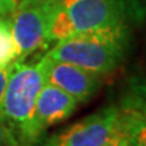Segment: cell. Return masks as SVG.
Instances as JSON below:
<instances>
[{"label": "cell", "instance_id": "cell-1", "mask_svg": "<svg viewBox=\"0 0 146 146\" xmlns=\"http://www.w3.org/2000/svg\"><path fill=\"white\" fill-rule=\"evenodd\" d=\"M129 42V27L126 23H119L61 39L46 54L53 61L73 64L103 76L118 68L127 52Z\"/></svg>", "mask_w": 146, "mask_h": 146}, {"label": "cell", "instance_id": "cell-2", "mask_svg": "<svg viewBox=\"0 0 146 146\" xmlns=\"http://www.w3.org/2000/svg\"><path fill=\"white\" fill-rule=\"evenodd\" d=\"M52 60L47 54L36 62H15L7 83L1 116L14 131L21 146H35L42 139L34 122V110L42 87L47 83Z\"/></svg>", "mask_w": 146, "mask_h": 146}, {"label": "cell", "instance_id": "cell-3", "mask_svg": "<svg viewBox=\"0 0 146 146\" xmlns=\"http://www.w3.org/2000/svg\"><path fill=\"white\" fill-rule=\"evenodd\" d=\"M49 43L100 27L126 23L125 0H46Z\"/></svg>", "mask_w": 146, "mask_h": 146}, {"label": "cell", "instance_id": "cell-4", "mask_svg": "<svg viewBox=\"0 0 146 146\" xmlns=\"http://www.w3.org/2000/svg\"><path fill=\"white\" fill-rule=\"evenodd\" d=\"M11 31L18 58L23 62L35 52L46 49L49 43V5L46 0H21L11 14Z\"/></svg>", "mask_w": 146, "mask_h": 146}, {"label": "cell", "instance_id": "cell-5", "mask_svg": "<svg viewBox=\"0 0 146 146\" xmlns=\"http://www.w3.org/2000/svg\"><path fill=\"white\" fill-rule=\"evenodd\" d=\"M119 129L118 106H108L49 137L42 146H103Z\"/></svg>", "mask_w": 146, "mask_h": 146}, {"label": "cell", "instance_id": "cell-6", "mask_svg": "<svg viewBox=\"0 0 146 146\" xmlns=\"http://www.w3.org/2000/svg\"><path fill=\"white\" fill-rule=\"evenodd\" d=\"M100 77L77 65L53 60L47 72V83L73 96L78 103L87 102L96 94L102 83Z\"/></svg>", "mask_w": 146, "mask_h": 146}, {"label": "cell", "instance_id": "cell-7", "mask_svg": "<svg viewBox=\"0 0 146 146\" xmlns=\"http://www.w3.org/2000/svg\"><path fill=\"white\" fill-rule=\"evenodd\" d=\"M78 102L62 89L46 83L38 95L34 110V122L42 134L47 127L58 125L73 115Z\"/></svg>", "mask_w": 146, "mask_h": 146}, {"label": "cell", "instance_id": "cell-8", "mask_svg": "<svg viewBox=\"0 0 146 146\" xmlns=\"http://www.w3.org/2000/svg\"><path fill=\"white\" fill-rule=\"evenodd\" d=\"M119 122L137 138L141 146H146V81L133 78L120 98Z\"/></svg>", "mask_w": 146, "mask_h": 146}, {"label": "cell", "instance_id": "cell-9", "mask_svg": "<svg viewBox=\"0 0 146 146\" xmlns=\"http://www.w3.org/2000/svg\"><path fill=\"white\" fill-rule=\"evenodd\" d=\"M18 52L12 31H11V22L7 18H0V68L16 62Z\"/></svg>", "mask_w": 146, "mask_h": 146}, {"label": "cell", "instance_id": "cell-10", "mask_svg": "<svg viewBox=\"0 0 146 146\" xmlns=\"http://www.w3.org/2000/svg\"><path fill=\"white\" fill-rule=\"evenodd\" d=\"M0 146H21L14 131L3 118H0Z\"/></svg>", "mask_w": 146, "mask_h": 146}, {"label": "cell", "instance_id": "cell-11", "mask_svg": "<svg viewBox=\"0 0 146 146\" xmlns=\"http://www.w3.org/2000/svg\"><path fill=\"white\" fill-rule=\"evenodd\" d=\"M15 64V62H14ZM12 64V65H14ZM12 65L4 66V68H0V118L1 116V110H3V99H4V94H5V88H7V83H8V78L11 74V69Z\"/></svg>", "mask_w": 146, "mask_h": 146}, {"label": "cell", "instance_id": "cell-12", "mask_svg": "<svg viewBox=\"0 0 146 146\" xmlns=\"http://www.w3.org/2000/svg\"><path fill=\"white\" fill-rule=\"evenodd\" d=\"M118 146H141L139 142L137 141V138L130 131H127L120 125L119 122V142H118Z\"/></svg>", "mask_w": 146, "mask_h": 146}, {"label": "cell", "instance_id": "cell-13", "mask_svg": "<svg viewBox=\"0 0 146 146\" xmlns=\"http://www.w3.org/2000/svg\"><path fill=\"white\" fill-rule=\"evenodd\" d=\"M18 0H0V16L11 15L15 10Z\"/></svg>", "mask_w": 146, "mask_h": 146}, {"label": "cell", "instance_id": "cell-14", "mask_svg": "<svg viewBox=\"0 0 146 146\" xmlns=\"http://www.w3.org/2000/svg\"><path fill=\"white\" fill-rule=\"evenodd\" d=\"M118 142H119V129H118V133L115 134L114 138H111V139L103 146H118Z\"/></svg>", "mask_w": 146, "mask_h": 146}]
</instances>
